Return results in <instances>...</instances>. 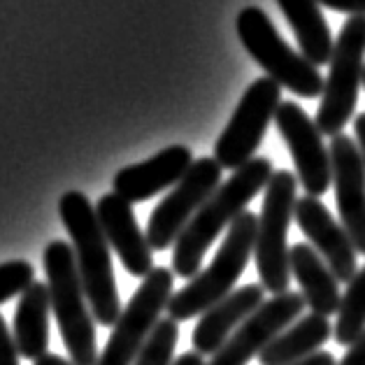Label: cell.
I'll list each match as a JSON object with an SVG mask.
<instances>
[{
	"label": "cell",
	"instance_id": "obj_19",
	"mask_svg": "<svg viewBox=\"0 0 365 365\" xmlns=\"http://www.w3.org/2000/svg\"><path fill=\"white\" fill-rule=\"evenodd\" d=\"M49 287L33 282V287L21 293L19 305L14 309V342L24 359L38 361L40 356L49 354Z\"/></svg>",
	"mask_w": 365,
	"mask_h": 365
},
{
	"label": "cell",
	"instance_id": "obj_31",
	"mask_svg": "<svg viewBox=\"0 0 365 365\" xmlns=\"http://www.w3.org/2000/svg\"><path fill=\"white\" fill-rule=\"evenodd\" d=\"M33 365H75V363L66 361L63 356H58V354H44L38 361H33Z\"/></svg>",
	"mask_w": 365,
	"mask_h": 365
},
{
	"label": "cell",
	"instance_id": "obj_1",
	"mask_svg": "<svg viewBox=\"0 0 365 365\" xmlns=\"http://www.w3.org/2000/svg\"><path fill=\"white\" fill-rule=\"evenodd\" d=\"M274 175L272 161L265 156L252 158L247 165L235 170L228 177L226 184L210 195V200L202 205L189 226L177 237L173 252V268L177 277L193 279L200 272L205 252L215 245V240L226 226L230 228L233 221L245 215L247 205L252 202Z\"/></svg>",
	"mask_w": 365,
	"mask_h": 365
},
{
	"label": "cell",
	"instance_id": "obj_14",
	"mask_svg": "<svg viewBox=\"0 0 365 365\" xmlns=\"http://www.w3.org/2000/svg\"><path fill=\"white\" fill-rule=\"evenodd\" d=\"M293 219L300 230L309 240V245L317 249V254L324 258L328 268L333 270L335 279L340 284H349L356 277V247L351 237L346 235L342 224L328 212L326 205L312 195H302L296 202Z\"/></svg>",
	"mask_w": 365,
	"mask_h": 365
},
{
	"label": "cell",
	"instance_id": "obj_9",
	"mask_svg": "<svg viewBox=\"0 0 365 365\" xmlns=\"http://www.w3.org/2000/svg\"><path fill=\"white\" fill-rule=\"evenodd\" d=\"M282 103V86L274 79L261 77L249 84L215 145L217 163L226 170H240L252 161Z\"/></svg>",
	"mask_w": 365,
	"mask_h": 365
},
{
	"label": "cell",
	"instance_id": "obj_18",
	"mask_svg": "<svg viewBox=\"0 0 365 365\" xmlns=\"http://www.w3.org/2000/svg\"><path fill=\"white\" fill-rule=\"evenodd\" d=\"M289 263L291 274L296 277L300 287V296L305 300V305L312 309V314H337L342 305L340 287H337L340 282L335 279L333 270L328 268L324 258L317 254V249L305 242L293 245Z\"/></svg>",
	"mask_w": 365,
	"mask_h": 365
},
{
	"label": "cell",
	"instance_id": "obj_28",
	"mask_svg": "<svg viewBox=\"0 0 365 365\" xmlns=\"http://www.w3.org/2000/svg\"><path fill=\"white\" fill-rule=\"evenodd\" d=\"M289 365H337V361H335V356L331 351H317V354L307 356V359L289 363Z\"/></svg>",
	"mask_w": 365,
	"mask_h": 365
},
{
	"label": "cell",
	"instance_id": "obj_30",
	"mask_svg": "<svg viewBox=\"0 0 365 365\" xmlns=\"http://www.w3.org/2000/svg\"><path fill=\"white\" fill-rule=\"evenodd\" d=\"M354 130H356V140H359V149H361L363 161H365V112H361L359 117H356Z\"/></svg>",
	"mask_w": 365,
	"mask_h": 365
},
{
	"label": "cell",
	"instance_id": "obj_3",
	"mask_svg": "<svg viewBox=\"0 0 365 365\" xmlns=\"http://www.w3.org/2000/svg\"><path fill=\"white\" fill-rule=\"evenodd\" d=\"M256 230L258 217L254 212H245L233 221L212 263L193 279H189L184 289L173 293L170 302H168V317L173 322L180 324L205 314L210 307H215L217 302L235 291L240 274L245 272L249 258L254 254Z\"/></svg>",
	"mask_w": 365,
	"mask_h": 365
},
{
	"label": "cell",
	"instance_id": "obj_10",
	"mask_svg": "<svg viewBox=\"0 0 365 365\" xmlns=\"http://www.w3.org/2000/svg\"><path fill=\"white\" fill-rule=\"evenodd\" d=\"M221 170L224 168L217 163V158H198L182 182L173 186V191L156 205L147 224V240L154 252H165L177 242L189 221L221 186Z\"/></svg>",
	"mask_w": 365,
	"mask_h": 365
},
{
	"label": "cell",
	"instance_id": "obj_7",
	"mask_svg": "<svg viewBox=\"0 0 365 365\" xmlns=\"http://www.w3.org/2000/svg\"><path fill=\"white\" fill-rule=\"evenodd\" d=\"M331 70L324 82L322 105L317 110V126L322 135H340L349 123L359 101L365 70V16H349L337 35Z\"/></svg>",
	"mask_w": 365,
	"mask_h": 365
},
{
	"label": "cell",
	"instance_id": "obj_13",
	"mask_svg": "<svg viewBox=\"0 0 365 365\" xmlns=\"http://www.w3.org/2000/svg\"><path fill=\"white\" fill-rule=\"evenodd\" d=\"M335 202L356 252L365 256V161L356 142L340 133L331 140Z\"/></svg>",
	"mask_w": 365,
	"mask_h": 365
},
{
	"label": "cell",
	"instance_id": "obj_21",
	"mask_svg": "<svg viewBox=\"0 0 365 365\" xmlns=\"http://www.w3.org/2000/svg\"><path fill=\"white\" fill-rule=\"evenodd\" d=\"M333 324L328 317L322 314H307L300 317L296 324H291L282 335L265 346L263 354L258 356L261 365H289L307 359V356L322 351V346L331 340Z\"/></svg>",
	"mask_w": 365,
	"mask_h": 365
},
{
	"label": "cell",
	"instance_id": "obj_16",
	"mask_svg": "<svg viewBox=\"0 0 365 365\" xmlns=\"http://www.w3.org/2000/svg\"><path fill=\"white\" fill-rule=\"evenodd\" d=\"M193 154L189 147L173 145L158 151L156 156L142 163L121 168L114 175V193L126 202H145L156 193L173 189L182 182V177L191 170Z\"/></svg>",
	"mask_w": 365,
	"mask_h": 365
},
{
	"label": "cell",
	"instance_id": "obj_22",
	"mask_svg": "<svg viewBox=\"0 0 365 365\" xmlns=\"http://www.w3.org/2000/svg\"><path fill=\"white\" fill-rule=\"evenodd\" d=\"M363 331H365V265L346 284L342 305L340 312H337V324L333 326V335L337 344L351 346Z\"/></svg>",
	"mask_w": 365,
	"mask_h": 365
},
{
	"label": "cell",
	"instance_id": "obj_4",
	"mask_svg": "<svg viewBox=\"0 0 365 365\" xmlns=\"http://www.w3.org/2000/svg\"><path fill=\"white\" fill-rule=\"evenodd\" d=\"M44 272L61 337L75 365H98L96 319L86 307V293L77 270L73 245L54 240L44 249Z\"/></svg>",
	"mask_w": 365,
	"mask_h": 365
},
{
	"label": "cell",
	"instance_id": "obj_15",
	"mask_svg": "<svg viewBox=\"0 0 365 365\" xmlns=\"http://www.w3.org/2000/svg\"><path fill=\"white\" fill-rule=\"evenodd\" d=\"M96 215L98 221H101L105 237H108L110 247L117 252L126 272L133 274V277L145 279L156 268L154 249L149 245L147 233L140 230L130 202L119 198L117 193H108L96 202Z\"/></svg>",
	"mask_w": 365,
	"mask_h": 365
},
{
	"label": "cell",
	"instance_id": "obj_25",
	"mask_svg": "<svg viewBox=\"0 0 365 365\" xmlns=\"http://www.w3.org/2000/svg\"><path fill=\"white\" fill-rule=\"evenodd\" d=\"M19 356L14 337L7 331L5 319L0 317V365H19Z\"/></svg>",
	"mask_w": 365,
	"mask_h": 365
},
{
	"label": "cell",
	"instance_id": "obj_17",
	"mask_svg": "<svg viewBox=\"0 0 365 365\" xmlns=\"http://www.w3.org/2000/svg\"><path fill=\"white\" fill-rule=\"evenodd\" d=\"M265 302L263 284H247L235 289L228 298L217 302L200 317L193 328V346L200 356H215L224 346L230 335L242 326L254 312Z\"/></svg>",
	"mask_w": 365,
	"mask_h": 365
},
{
	"label": "cell",
	"instance_id": "obj_5",
	"mask_svg": "<svg viewBox=\"0 0 365 365\" xmlns=\"http://www.w3.org/2000/svg\"><path fill=\"white\" fill-rule=\"evenodd\" d=\"M298 177L289 170H279L270 177L263 193V207L258 215L256 230V272L261 277L265 291L287 293L291 282V263H289V226L293 221L298 202Z\"/></svg>",
	"mask_w": 365,
	"mask_h": 365
},
{
	"label": "cell",
	"instance_id": "obj_6",
	"mask_svg": "<svg viewBox=\"0 0 365 365\" xmlns=\"http://www.w3.org/2000/svg\"><path fill=\"white\" fill-rule=\"evenodd\" d=\"M235 29L249 56L282 88H289L300 98H319L324 93L326 79L319 68L282 40L279 31L261 7H245L237 14Z\"/></svg>",
	"mask_w": 365,
	"mask_h": 365
},
{
	"label": "cell",
	"instance_id": "obj_2",
	"mask_svg": "<svg viewBox=\"0 0 365 365\" xmlns=\"http://www.w3.org/2000/svg\"><path fill=\"white\" fill-rule=\"evenodd\" d=\"M58 215L73 240L79 279H82L88 305L93 309L96 324L114 328L123 307L117 279H114L110 242L101 228L96 207L84 193L68 191L58 200Z\"/></svg>",
	"mask_w": 365,
	"mask_h": 365
},
{
	"label": "cell",
	"instance_id": "obj_11",
	"mask_svg": "<svg viewBox=\"0 0 365 365\" xmlns=\"http://www.w3.org/2000/svg\"><path fill=\"white\" fill-rule=\"evenodd\" d=\"M274 123L291 151L302 189L312 198H322L333 182V163L317 121H312L298 103L284 101L274 114Z\"/></svg>",
	"mask_w": 365,
	"mask_h": 365
},
{
	"label": "cell",
	"instance_id": "obj_24",
	"mask_svg": "<svg viewBox=\"0 0 365 365\" xmlns=\"http://www.w3.org/2000/svg\"><path fill=\"white\" fill-rule=\"evenodd\" d=\"M35 282V268L29 261H7L0 265V305L19 293H26Z\"/></svg>",
	"mask_w": 365,
	"mask_h": 365
},
{
	"label": "cell",
	"instance_id": "obj_12",
	"mask_svg": "<svg viewBox=\"0 0 365 365\" xmlns=\"http://www.w3.org/2000/svg\"><path fill=\"white\" fill-rule=\"evenodd\" d=\"M305 307V300L296 291L272 296L230 335V340L212 356L207 365H247L256 356H261L274 337L296 324Z\"/></svg>",
	"mask_w": 365,
	"mask_h": 365
},
{
	"label": "cell",
	"instance_id": "obj_23",
	"mask_svg": "<svg viewBox=\"0 0 365 365\" xmlns=\"http://www.w3.org/2000/svg\"><path fill=\"white\" fill-rule=\"evenodd\" d=\"M177 340H180V324L173 322L170 317L161 319L133 365H173Z\"/></svg>",
	"mask_w": 365,
	"mask_h": 365
},
{
	"label": "cell",
	"instance_id": "obj_20",
	"mask_svg": "<svg viewBox=\"0 0 365 365\" xmlns=\"http://www.w3.org/2000/svg\"><path fill=\"white\" fill-rule=\"evenodd\" d=\"M277 5L296 35L300 54L317 68L331 63L335 42L317 0H277Z\"/></svg>",
	"mask_w": 365,
	"mask_h": 365
},
{
	"label": "cell",
	"instance_id": "obj_8",
	"mask_svg": "<svg viewBox=\"0 0 365 365\" xmlns=\"http://www.w3.org/2000/svg\"><path fill=\"white\" fill-rule=\"evenodd\" d=\"M175 272L170 268H154L140 289L133 293L128 305L114 324L108 344L98 359V365H133L140 351L145 349L154 328L161 322V312L168 309L173 298Z\"/></svg>",
	"mask_w": 365,
	"mask_h": 365
},
{
	"label": "cell",
	"instance_id": "obj_26",
	"mask_svg": "<svg viewBox=\"0 0 365 365\" xmlns=\"http://www.w3.org/2000/svg\"><path fill=\"white\" fill-rule=\"evenodd\" d=\"M317 3L351 16H365V0H317Z\"/></svg>",
	"mask_w": 365,
	"mask_h": 365
},
{
	"label": "cell",
	"instance_id": "obj_27",
	"mask_svg": "<svg viewBox=\"0 0 365 365\" xmlns=\"http://www.w3.org/2000/svg\"><path fill=\"white\" fill-rule=\"evenodd\" d=\"M337 365H365V331L356 337V342L346 349V354Z\"/></svg>",
	"mask_w": 365,
	"mask_h": 365
},
{
	"label": "cell",
	"instance_id": "obj_32",
	"mask_svg": "<svg viewBox=\"0 0 365 365\" xmlns=\"http://www.w3.org/2000/svg\"><path fill=\"white\" fill-rule=\"evenodd\" d=\"M363 86H365V70H363Z\"/></svg>",
	"mask_w": 365,
	"mask_h": 365
},
{
	"label": "cell",
	"instance_id": "obj_29",
	"mask_svg": "<svg viewBox=\"0 0 365 365\" xmlns=\"http://www.w3.org/2000/svg\"><path fill=\"white\" fill-rule=\"evenodd\" d=\"M173 365H207V361H205V356H200L198 351H186L182 356H177Z\"/></svg>",
	"mask_w": 365,
	"mask_h": 365
}]
</instances>
